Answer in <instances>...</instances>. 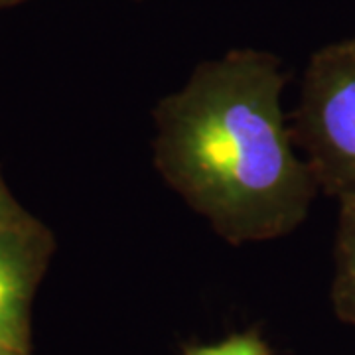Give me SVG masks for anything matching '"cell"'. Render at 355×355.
<instances>
[{"label":"cell","instance_id":"cell-6","mask_svg":"<svg viewBox=\"0 0 355 355\" xmlns=\"http://www.w3.org/2000/svg\"><path fill=\"white\" fill-rule=\"evenodd\" d=\"M28 216L24 207L16 202L12 191L8 190L4 178L0 174V223H8V221H16Z\"/></svg>","mask_w":355,"mask_h":355},{"label":"cell","instance_id":"cell-5","mask_svg":"<svg viewBox=\"0 0 355 355\" xmlns=\"http://www.w3.org/2000/svg\"><path fill=\"white\" fill-rule=\"evenodd\" d=\"M184 355H272V352L259 331L249 330L209 345H190L184 349Z\"/></svg>","mask_w":355,"mask_h":355},{"label":"cell","instance_id":"cell-2","mask_svg":"<svg viewBox=\"0 0 355 355\" xmlns=\"http://www.w3.org/2000/svg\"><path fill=\"white\" fill-rule=\"evenodd\" d=\"M291 132L318 190L355 200V53L343 42L310 58Z\"/></svg>","mask_w":355,"mask_h":355},{"label":"cell","instance_id":"cell-1","mask_svg":"<svg viewBox=\"0 0 355 355\" xmlns=\"http://www.w3.org/2000/svg\"><path fill=\"white\" fill-rule=\"evenodd\" d=\"M284 87L279 58L231 50L198 65L154 109V168L231 245L288 235L316 196L294 153Z\"/></svg>","mask_w":355,"mask_h":355},{"label":"cell","instance_id":"cell-3","mask_svg":"<svg viewBox=\"0 0 355 355\" xmlns=\"http://www.w3.org/2000/svg\"><path fill=\"white\" fill-rule=\"evenodd\" d=\"M51 253L50 229L32 214L0 223V347L30 354L32 300Z\"/></svg>","mask_w":355,"mask_h":355},{"label":"cell","instance_id":"cell-8","mask_svg":"<svg viewBox=\"0 0 355 355\" xmlns=\"http://www.w3.org/2000/svg\"><path fill=\"white\" fill-rule=\"evenodd\" d=\"M0 355H30V354H22V352L10 349V347H0Z\"/></svg>","mask_w":355,"mask_h":355},{"label":"cell","instance_id":"cell-9","mask_svg":"<svg viewBox=\"0 0 355 355\" xmlns=\"http://www.w3.org/2000/svg\"><path fill=\"white\" fill-rule=\"evenodd\" d=\"M343 46H345V48H349V50H352L355 53V38L343 40Z\"/></svg>","mask_w":355,"mask_h":355},{"label":"cell","instance_id":"cell-4","mask_svg":"<svg viewBox=\"0 0 355 355\" xmlns=\"http://www.w3.org/2000/svg\"><path fill=\"white\" fill-rule=\"evenodd\" d=\"M330 296L336 316L355 326V200L340 202Z\"/></svg>","mask_w":355,"mask_h":355},{"label":"cell","instance_id":"cell-7","mask_svg":"<svg viewBox=\"0 0 355 355\" xmlns=\"http://www.w3.org/2000/svg\"><path fill=\"white\" fill-rule=\"evenodd\" d=\"M24 0H0V8H8V6H16Z\"/></svg>","mask_w":355,"mask_h":355}]
</instances>
